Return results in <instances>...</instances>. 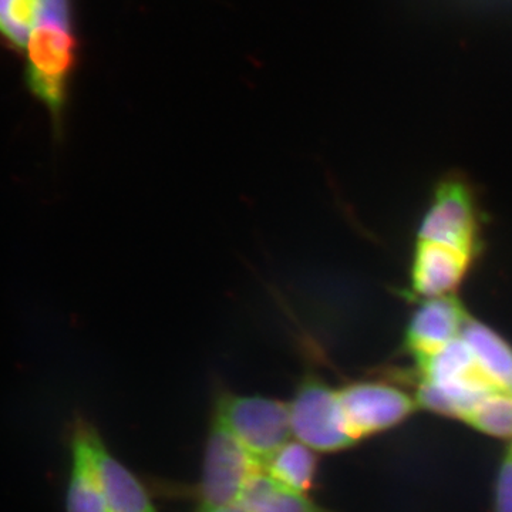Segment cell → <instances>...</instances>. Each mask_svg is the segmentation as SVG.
Instances as JSON below:
<instances>
[{
	"label": "cell",
	"instance_id": "cell-1",
	"mask_svg": "<svg viewBox=\"0 0 512 512\" xmlns=\"http://www.w3.org/2000/svg\"><path fill=\"white\" fill-rule=\"evenodd\" d=\"M79 49L72 0H39L23 77L32 96L49 111L56 136H62Z\"/></svg>",
	"mask_w": 512,
	"mask_h": 512
},
{
	"label": "cell",
	"instance_id": "cell-2",
	"mask_svg": "<svg viewBox=\"0 0 512 512\" xmlns=\"http://www.w3.org/2000/svg\"><path fill=\"white\" fill-rule=\"evenodd\" d=\"M417 402L430 412L464 421L485 397L497 392L478 367L463 339L420 360Z\"/></svg>",
	"mask_w": 512,
	"mask_h": 512
},
{
	"label": "cell",
	"instance_id": "cell-3",
	"mask_svg": "<svg viewBox=\"0 0 512 512\" xmlns=\"http://www.w3.org/2000/svg\"><path fill=\"white\" fill-rule=\"evenodd\" d=\"M261 471V461L252 456L217 417L212 416L201 477L194 491L197 512L237 505L249 481Z\"/></svg>",
	"mask_w": 512,
	"mask_h": 512
},
{
	"label": "cell",
	"instance_id": "cell-4",
	"mask_svg": "<svg viewBox=\"0 0 512 512\" xmlns=\"http://www.w3.org/2000/svg\"><path fill=\"white\" fill-rule=\"evenodd\" d=\"M212 416L261 463L293 437L289 404L271 397L221 390Z\"/></svg>",
	"mask_w": 512,
	"mask_h": 512
},
{
	"label": "cell",
	"instance_id": "cell-5",
	"mask_svg": "<svg viewBox=\"0 0 512 512\" xmlns=\"http://www.w3.org/2000/svg\"><path fill=\"white\" fill-rule=\"evenodd\" d=\"M288 404L293 437L316 453H338L357 443L346 423L338 390L318 376L303 377Z\"/></svg>",
	"mask_w": 512,
	"mask_h": 512
},
{
	"label": "cell",
	"instance_id": "cell-6",
	"mask_svg": "<svg viewBox=\"0 0 512 512\" xmlns=\"http://www.w3.org/2000/svg\"><path fill=\"white\" fill-rule=\"evenodd\" d=\"M421 241L439 242L476 256L480 221L470 185L458 177L446 178L434 192L420 227Z\"/></svg>",
	"mask_w": 512,
	"mask_h": 512
},
{
	"label": "cell",
	"instance_id": "cell-7",
	"mask_svg": "<svg viewBox=\"0 0 512 512\" xmlns=\"http://www.w3.org/2000/svg\"><path fill=\"white\" fill-rule=\"evenodd\" d=\"M353 439L393 429L413 413L416 403L399 387L383 382H355L338 390Z\"/></svg>",
	"mask_w": 512,
	"mask_h": 512
},
{
	"label": "cell",
	"instance_id": "cell-8",
	"mask_svg": "<svg viewBox=\"0 0 512 512\" xmlns=\"http://www.w3.org/2000/svg\"><path fill=\"white\" fill-rule=\"evenodd\" d=\"M463 306L453 295L430 299L414 312L406 332V346L417 362L446 348L461 336L467 323Z\"/></svg>",
	"mask_w": 512,
	"mask_h": 512
},
{
	"label": "cell",
	"instance_id": "cell-9",
	"mask_svg": "<svg viewBox=\"0 0 512 512\" xmlns=\"http://www.w3.org/2000/svg\"><path fill=\"white\" fill-rule=\"evenodd\" d=\"M474 256L439 242L421 241L414 252L412 285L420 296H450L466 278Z\"/></svg>",
	"mask_w": 512,
	"mask_h": 512
},
{
	"label": "cell",
	"instance_id": "cell-10",
	"mask_svg": "<svg viewBox=\"0 0 512 512\" xmlns=\"http://www.w3.org/2000/svg\"><path fill=\"white\" fill-rule=\"evenodd\" d=\"M92 450L107 512H158L146 485L114 456L94 429Z\"/></svg>",
	"mask_w": 512,
	"mask_h": 512
},
{
	"label": "cell",
	"instance_id": "cell-11",
	"mask_svg": "<svg viewBox=\"0 0 512 512\" xmlns=\"http://www.w3.org/2000/svg\"><path fill=\"white\" fill-rule=\"evenodd\" d=\"M96 427L84 419L76 420L70 437L69 485H67V512H107L101 491L92 450V436Z\"/></svg>",
	"mask_w": 512,
	"mask_h": 512
},
{
	"label": "cell",
	"instance_id": "cell-12",
	"mask_svg": "<svg viewBox=\"0 0 512 512\" xmlns=\"http://www.w3.org/2000/svg\"><path fill=\"white\" fill-rule=\"evenodd\" d=\"M461 339L495 389L512 392L511 346L494 330L474 320H467Z\"/></svg>",
	"mask_w": 512,
	"mask_h": 512
},
{
	"label": "cell",
	"instance_id": "cell-13",
	"mask_svg": "<svg viewBox=\"0 0 512 512\" xmlns=\"http://www.w3.org/2000/svg\"><path fill=\"white\" fill-rule=\"evenodd\" d=\"M237 507L245 512H328L308 494L285 487L264 470L249 481Z\"/></svg>",
	"mask_w": 512,
	"mask_h": 512
},
{
	"label": "cell",
	"instance_id": "cell-14",
	"mask_svg": "<svg viewBox=\"0 0 512 512\" xmlns=\"http://www.w3.org/2000/svg\"><path fill=\"white\" fill-rule=\"evenodd\" d=\"M262 470L285 487L308 494L318 473V453L301 441L289 440L266 458Z\"/></svg>",
	"mask_w": 512,
	"mask_h": 512
},
{
	"label": "cell",
	"instance_id": "cell-15",
	"mask_svg": "<svg viewBox=\"0 0 512 512\" xmlns=\"http://www.w3.org/2000/svg\"><path fill=\"white\" fill-rule=\"evenodd\" d=\"M39 0H0V42L25 53L35 28Z\"/></svg>",
	"mask_w": 512,
	"mask_h": 512
},
{
	"label": "cell",
	"instance_id": "cell-16",
	"mask_svg": "<svg viewBox=\"0 0 512 512\" xmlns=\"http://www.w3.org/2000/svg\"><path fill=\"white\" fill-rule=\"evenodd\" d=\"M467 423L488 436L512 440V392L497 390L485 397Z\"/></svg>",
	"mask_w": 512,
	"mask_h": 512
},
{
	"label": "cell",
	"instance_id": "cell-17",
	"mask_svg": "<svg viewBox=\"0 0 512 512\" xmlns=\"http://www.w3.org/2000/svg\"><path fill=\"white\" fill-rule=\"evenodd\" d=\"M494 512H512V448L505 454L495 480Z\"/></svg>",
	"mask_w": 512,
	"mask_h": 512
},
{
	"label": "cell",
	"instance_id": "cell-18",
	"mask_svg": "<svg viewBox=\"0 0 512 512\" xmlns=\"http://www.w3.org/2000/svg\"><path fill=\"white\" fill-rule=\"evenodd\" d=\"M201 512H245V511H242L241 508L237 507V505H232V507L218 508V510L201 511Z\"/></svg>",
	"mask_w": 512,
	"mask_h": 512
},
{
	"label": "cell",
	"instance_id": "cell-19",
	"mask_svg": "<svg viewBox=\"0 0 512 512\" xmlns=\"http://www.w3.org/2000/svg\"><path fill=\"white\" fill-rule=\"evenodd\" d=\"M511 448H512V446H511Z\"/></svg>",
	"mask_w": 512,
	"mask_h": 512
}]
</instances>
